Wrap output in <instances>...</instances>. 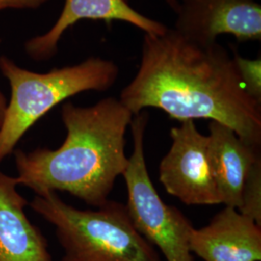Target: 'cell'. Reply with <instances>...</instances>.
Wrapping results in <instances>:
<instances>
[{
    "mask_svg": "<svg viewBox=\"0 0 261 261\" xmlns=\"http://www.w3.org/2000/svg\"><path fill=\"white\" fill-rule=\"evenodd\" d=\"M119 100L133 115L155 108L181 122H219L260 147L261 103L247 92L233 56L217 42L196 43L173 28L145 34L138 73Z\"/></svg>",
    "mask_w": 261,
    "mask_h": 261,
    "instance_id": "obj_1",
    "label": "cell"
},
{
    "mask_svg": "<svg viewBox=\"0 0 261 261\" xmlns=\"http://www.w3.org/2000/svg\"><path fill=\"white\" fill-rule=\"evenodd\" d=\"M133 117L114 97L90 107L64 103L61 119L67 136L60 147L14 151L18 185L36 195L67 192L88 205H103L128 166L125 136Z\"/></svg>",
    "mask_w": 261,
    "mask_h": 261,
    "instance_id": "obj_2",
    "label": "cell"
},
{
    "mask_svg": "<svg viewBox=\"0 0 261 261\" xmlns=\"http://www.w3.org/2000/svg\"><path fill=\"white\" fill-rule=\"evenodd\" d=\"M29 205L55 226L64 251L61 261H164L121 202L109 199L96 210H82L47 192Z\"/></svg>",
    "mask_w": 261,
    "mask_h": 261,
    "instance_id": "obj_3",
    "label": "cell"
},
{
    "mask_svg": "<svg viewBox=\"0 0 261 261\" xmlns=\"http://www.w3.org/2000/svg\"><path fill=\"white\" fill-rule=\"evenodd\" d=\"M0 72L8 81L11 99L0 130V164L36 122L58 103L85 91H105L118 79L119 67L112 60L90 57L74 66L35 73L0 57Z\"/></svg>",
    "mask_w": 261,
    "mask_h": 261,
    "instance_id": "obj_4",
    "label": "cell"
},
{
    "mask_svg": "<svg viewBox=\"0 0 261 261\" xmlns=\"http://www.w3.org/2000/svg\"><path fill=\"white\" fill-rule=\"evenodd\" d=\"M147 113L134 115L130 126L134 150L123 173L128 193L127 209L135 227L158 249L166 261H195L190 237L195 228L174 206L163 201L150 178L144 156Z\"/></svg>",
    "mask_w": 261,
    "mask_h": 261,
    "instance_id": "obj_5",
    "label": "cell"
},
{
    "mask_svg": "<svg viewBox=\"0 0 261 261\" xmlns=\"http://www.w3.org/2000/svg\"><path fill=\"white\" fill-rule=\"evenodd\" d=\"M171 146L159 167L160 182L186 205L222 204L208 156V136L194 120L170 130Z\"/></svg>",
    "mask_w": 261,
    "mask_h": 261,
    "instance_id": "obj_6",
    "label": "cell"
},
{
    "mask_svg": "<svg viewBox=\"0 0 261 261\" xmlns=\"http://www.w3.org/2000/svg\"><path fill=\"white\" fill-rule=\"evenodd\" d=\"M175 29L199 44H212L221 34L239 41L261 39V6L256 0H181Z\"/></svg>",
    "mask_w": 261,
    "mask_h": 261,
    "instance_id": "obj_7",
    "label": "cell"
},
{
    "mask_svg": "<svg viewBox=\"0 0 261 261\" xmlns=\"http://www.w3.org/2000/svg\"><path fill=\"white\" fill-rule=\"evenodd\" d=\"M190 248L203 261H260L261 225L225 206L207 225L193 229Z\"/></svg>",
    "mask_w": 261,
    "mask_h": 261,
    "instance_id": "obj_8",
    "label": "cell"
},
{
    "mask_svg": "<svg viewBox=\"0 0 261 261\" xmlns=\"http://www.w3.org/2000/svg\"><path fill=\"white\" fill-rule=\"evenodd\" d=\"M82 19H102L107 22L121 20L144 31L162 35L168 28L132 8L126 0H65L63 10L54 27L43 35L29 39L25 44L28 56L35 60H47L56 55L66 30Z\"/></svg>",
    "mask_w": 261,
    "mask_h": 261,
    "instance_id": "obj_9",
    "label": "cell"
},
{
    "mask_svg": "<svg viewBox=\"0 0 261 261\" xmlns=\"http://www.w3.org/2000/svg\"><path fill=\"white\" fill-rule=\"evenodd\" d=\"M16 178L0 171V261H53L41 230L25 214Z\"/></svg>",
    "mask_w": 261,
    "mask_h": 261,
    "instance_id": "obj_10",
    "label": "cell"
},
{
    "mask_svg": "<svg viewBox=\"0 0 261 261\" xmlns=\"http://www.w3.org/2000/svg\"><path fill=\"white\" fill-rule=\"evenodd\" d=\"M208 156L222 204L238 209L243 184L259 148L243 141L229 127L211 121Z\"/></svg>",
    "mask_w": 261,
    "mask_h": 261,
    "instance_id": "obj_11",
    "label": "cell"
},
{
    "mask_svg": "<svg viewBox=\"0 0 261 261\" xmlns=\"http://www.w3.org/2000/svg\"><path fill=\"white\" fill-rule=\"evenodd\" d=\"M237 210L261 225V157L253 162L248 171Z\"/></svg>",
    "mask_w": 261,
    "mask_h": 261,
    "instance_id": "obj_12",
    "label": "cell"
},
{
    "mask_svg": "<svg viewBox=\"0 0 261 261\" xmlns=\"http://www.w3.org/2000/svg\"><path fill=\"white\" fill-rule=\"evenodd\" d=\"M234 61L238 73L249 95L261 103V60L247 59L234 54Z\"/></svg>",
    "mask_w": 261,
    "mask_h": 261,
    "instance_id": "obj_13",
    "label": "cell"
},
{
    "mask_svg": "<svg viewBox=\"0 0 261 261\" xmlns=\"http://www.w3.org/2000/svg\"><path fill=\"white\" fill-rule=\"evenodd\" d=\"M50 0H0V10L38 9Z\"/></svg>",
    "mask_w": 261,
    "mask_h": 261,
    "instance_id": "obj_14",
    "label": "cell"
},
{
    "mask_svg": "<svg viewBox=\"0 0 261 261\" xmlns=\"http://www.w3.org/2000/svg\"><path fill=\"white\" fill-rule=\"evenodd\" d=\"M0 44H1V39H0ZM7 106H8V102L5 98V96L0 91V130L2 128L4 120H5Z\"/></svg>",
    "mask_w": 261,
    "mask_h": 261,
    "instance_id": "obj_15",
    "label": "cell"
},
{
    "mask_svg": "<svg viewBox=\"0 0 261 261\" xmlns=\"http://www.w3.org/2000/svg\"><path fill=\"white\" fill-rule=\"evenodd\" d=\"M166 2L169 5V7L176 13L179 7V0H166Z\"/></svg>",
    "mask_w": 261,
    "mask_h": 261,
    "instance_id": "obj_16",
    "label": "cell"
}]
</instances>
